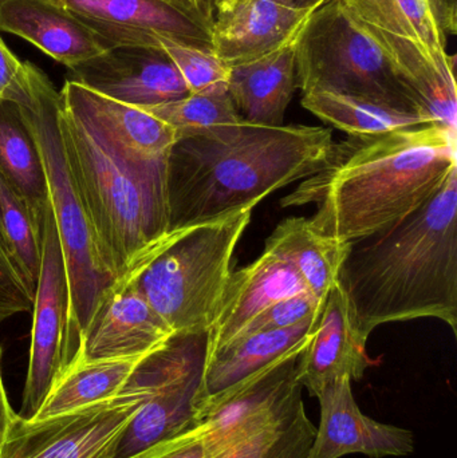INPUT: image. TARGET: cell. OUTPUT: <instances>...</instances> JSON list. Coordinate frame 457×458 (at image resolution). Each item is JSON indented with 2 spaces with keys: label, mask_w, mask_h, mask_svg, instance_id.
<instances>
[{
  "label": "cell",
  "mask_w": 457,
  "mask_h": 458,
  "mask_svg": "<svg viewBox=\"0 0 457 458\" xmlns=\"http://www.w3.org/2000/svg\"><path fill=\"white\" fill-rule=\"evenodd\" d=\"M456 133L421 125L335 144L321 171L282 199V208L316 204V227L359 242L420 208L457 169Z\"/></svg>",
  "instance_id": "1"
},
{
  "label": "cell",
  "mask_w": 457,
  "mask_h": 458,
  "mask_svg": "<svg viewBox=\"0 0 457 458\" xmlns=\"http://www.w3.org/2000/svg\"><path fill=\"white\" fill-rule=\"evenodd\" d=\"M338 282L364 338L421 318L457 335V169L410 216L351 242Z\"/></svg>",
  "instance_id": "2"
},
{
  "label": "cell",
  "mask_w": 457,
  "mask_h": 458,
  "mask_svg": "<svg viewBox=\"0 0 457 458\" xmlns=\"http://www.w3.org/2000/svg\"><path fill=\"white\" fill-rule=\"evenodd\" d=\"M334 147L321 126L243 121L227 139H184L168 156L169 231L241 211L324 168Z\"/></svg>",
  "instance_id": "3"
},
{
  "label": "cell",
  "mask_w": 457,
  "mask_h": 458,
  "mask_svg": "<svg viewBox=\"0 0 457 458\" xmlns=\"http://www.w3.org/2000/svg\"><path fill=\"white\" fill-rule=\"evenodd\" d=\"M59 128L99 255L115 279L171 232L168 158L134 163L121 157L62 98Z\"/></svg>",
  "instance_id": "4"
},
{
  "label": "cell",
  "mask_w": 457,
  "mask_h": 458,
  "mask_svg": "<svg viewBox=\"0 0 457 458\" xmlns=\"http://www.w3.org/2000/svg\"><path fill=\"white\" fill-rule=\"evenodd\" d=\"M252 211L169 232L123 274L174 334L209 331Z\"/></svg>",
  "instance_id": "5"
},
{
  "label": "cell",
  "mask_w": 457,
  "mask_h": 458,
  "mask_svg": "<svg viewBox=\"0 0 457 458\" xmlns=\"http://www.w3.org/2000/svg\"><path fill=\"white\" fill-rule=\"evenodd\" d=\"M24 67L27 96L16 105L42 157L69 280L70 320L74 335L80 342L102 293L114 277L99 255L93 225L67 165L59 128L61 93L39 67L30 62H24Z\"/></svg>",
  "instance_id": "6"
},
{
  "label": "cell",
  "mask_w": 457,
  "mask_h": 458,
  "mask_svg": "<svg viewBox=\"0 0 457 458\" xmlns=\"http://www.w3.org/2000/svg\"><path fill=\"white\" fill-rule=\"evenodd\" d=\"M294 51L302 93L337 91L426 117L385 51L340 0H327L310 13Z\"/></svg>",
  "instance_id": "7"
},
{
  "label": "cell",
  "mask_w": 457,
  "mask_h": 458,
  "mask_svg": "<svg viewBox=\"0 0 457 458\" xmlns=\"http://www.w3.org/2000/svg\"><path fill=\"white\" fill-rule=\"evenodd\" d=\"M208 352L209 331L174 334L140 360L131 376L147 397L121 436L114 458H133L199 427Z\"/></svg>",
  "instance_id": "8"
},
{
  "label": "cell",
  "mask_w": 457,
  "mask_h": 458,
  "mask_svg": "<svg viewBox=\"0 0 457 458\" xmlns=\"http://www.w3.org/2000/svg\"><path fill=\"white\" fill-rule=\"evenodd\" d=\"M29 370L18 416L39 413L56 382L80 358V342L70 320V290L61 240L48 206L42 228V266L32 303Z\"/></svg>",
  "instance_id": "9"
},
{
  "label": "cell",
  "mask_w": 457,
  "mask_h": 458,
  "mask_svg": "<svg viewBox=\"0 0 457 458\" xmlns=\"http://www.w3.org/2000/svg\"><path fill=\"white\" fill-rule=\"evenodd\" d=\"M145 397L147 389L131 376L115 397L78 411L35 420L16 413L0 458H114Z\"/></svg>",
  "instance_id": "10"
},
{
  "label": "cell",
  "mask_w": 457,
  "mask_h": 458,
  "mask_svg": "<svg viewBox=\"0 0 457 458\" xmlns=\"http://www.w3.org/2000/svg\"><path fill=\"white\" fill-rule=\"evenodd\" d=\"M98 35L107 47H161L163 40L212 50V21L174 0H54ZM214 51V50H212Z\"/></svg>",
  "instance_id": "11"
},
{
  "label": "cell",
  "mask_w": 457,
  "mask_h": 458,
  "mask_svg": "<svg viewBox=\"0 0 457 458\" xmlns=\"http://www.w3.org/2000/svg\"><path fill=\"white\" fill-rule=\"evenodd\" d=\"M300 352L276 360L233 387L216 401L200 420L207 458L243 440L263 425L284 414L302 395L298 379Z\"/></svg>",
  "instance_id": "12"
},
{
  "label": "cell",
  "mask_w": 457,
  "mask_h": 458,
  "mask_svg": "<svg viewBox=\"0 0 457 458\" xmlns=\"http://www.w3.org/2000/svg\"><path fill=\"white\" fill-rule=\"evenodd\" d=\"M70 81L136 107L157 106L190 96L179 70L161 47L113 46L69 69Z\"/></svg>",
  "instance_id": "13"
},
{
  "label": "cell",
  "mask_w": 457,
  "mask_h": 458,
  "mask_svg": "<svg viewBox=\"0 0 457 458\" xmlns=\"http://www.w3.org/2000/svg\"><path fill=\"white\" fill-rule=\"evenodd\" d=\"M173 335L128 275L121 274L102 293L80 335L78 360L144 357Z\"/></svg>",
  "instance_id": "14"
},
{
  "label": "cell",
  "mask_w": 457,
  "mask_h": 458,
  "mask_svg": "<svg viewBox=\"0 0 457 458\" xmlns=\"http://www.w3.org/2000/svg\"><path fill=\"white\" fill-rule=\"evenodd\" d=\"M317 398L321 420L308 458H343L354 454L370 458L404 457L415 452L413 432L362 413L348 377L327 384Z\"/></svg>",
  "instance_id": "15"
},
{
  "label": "cell",
  "mask_w": 457,
  "mask_h": 458,
  "mask_svg": "<svg viewBox=\"0 0 457 458\" xmlns=\"http://www.w3.org/2000/svg\"><path fill=\"white\" fill-rule=\"evenodd\" d=\"M311 13L282 0H222L214 10L212 50L230 69L270 55L294 43Z\"/></svg>",
  "instance_id": "16"
},
{
  "label": "cell",
  "mask_w": 457,
  "mask_h": 458,
  "mask_svg": "<svg viewBox=\"0 0 457 458\" xmlns=\"http://www.w3.org/2000/svg\"><path fill=\"white\" fill-rule=\"evenodd\" d=\"M59 93L63 106L80 115L121 157L134 163L166 160L176 144L173 129L140 107L107 98L70 80Z\"/></svg>",
  "instance_id": "17"
},
{
  "label": "cell",
  "mask_w": 457,
  "mask_h": 458,
  "mask_svg": "<svg viewBox=\"0 0 457 458\" xmlns=\"http://www.w3.org/2000/svg\"><path fill=\"white\" fill-rule=\"evenodd\" d=\"M367 342L357 328L348 296L338 282L327 293L313 338L298 358L300 385L317 398L335 379L348 377L353 382L364 378L372 365Z\"/></svg>",
  "instance_id": "18"
},
{
  "label": "cell",
  "mask_w": 457,
  "mask_h": 458,
  "mask_svg": "<svg viewBox=\"0 0 457 458\" xmlns=\"http://www.w3.org/2000/svg\"><path fill=\"white\" fill-rule=\"evenodd\" d=\"M321 314L292 327L241 336L209 354L199 397V421L219 398L250 377L282 358L302 352L318 327Z\"/></svg>",
  "instance_id": "19"
},
{
  "label": "cell",
  "mask_w": 457,
  "mask_h": 458,
  "mask_svg": "<svg viewBox=\"0 0 457 458\" xmlns=\"http://www.w3.org/2000/svg\"><path fill=\"white\" fill-rule=\"evenodd\" d=\"M309 293L292 264L268 250L233 271L219 314L209 330V354L238 338L244 327L271 304Z\"/></svg>",
  "instance_id": "20"
},
{
  "label": "cell",
  "mask_w": 457,
  "mask_h": 458,
  "mask_svg": "<svg viewBox=\"0 0 457 458\" xmlns=\"http://www.w3.org/2000/svg\"><path fill=\"white\" fill-rule=\"evenodd\" d=\"M0 30L23 38L67 69L109 48L54 0H0Z\"/></svg>",
  "instance_id": "21"
},
{
  "label": "cell",
  "mask_w": 457,
  "mask_h": 458,
  "mask_svg": "<svg viewBox=\"0 0 457 458\" xmlns=\"http://www.w3.org/2000/svg\"><path fill=\"white\" fill-rule=\"evenodd\" d=\"M227 88L236 112L247 123L284 125L287 107L297 89L294 43L270 55L231 67Z\"/></svg>",
  "instance_id": "22"
},
{
  "label": "cell",
  "mask_w": 457,
  "mask_h": 458,
  "mask_svg": "<svg viewBox=\"0 0 457 458\" xmlns=\"http://www.w3.org/2000/svg\"><path fill=\"white\" fill-rule=\"evenodd\" d=\"M351 244L334 239L306 217L284 220L266 242L265 250L292 264L309 293L326 301L337 284Z\"/></svg>",
  "instance_id": "23"
},
{
  "label": "cell",
  "mask_w": 457,
  "mask_h": 458,
  "mask_svg": "<svg viewBox=\"0 0 457 458\" xmlns=\"http://www.w3.org/2000/svg\"><path fill=\"white\" fill-rule=\"evenodd\" d=\"M0 176L43 227L50 206L39 148L13 102L0 104Z\"/></svg>",
  "instance_id": "24"
},
{
  "label": "cell",
  "mask_w": 457,
  "mask_h": 458,
  "mask_svg": "<svg viewBox=\"0 0 457 458\" xmlns=\"http://www.w3.org/2000/svg\"><path fill=\"white\" fill-rule=\"evenodd\" d=\"M365 26L407 40L420 47L435 64L455 69L445 50V37L437 26L429 0H340Z\"/></svg>",
  "instance_id": "25"
},
{
  "label": "cell",
  "mask_w": 457,
  "mask_h": 458,
  "mask_svg": "<svg viewBox=\"0 0 457 458\" xmlns=\"http://www.w3.org/2000/svg\"><path fill=\"white\" fill-rule=\"evenodd\" d=\"M302 94L305 109L349 136H380L416 126L435 125L423 115L402 112L361 97L321 89Z\"/></svg>",
  "instance_id": "26"
},
{
  "label": "cell",
  "mask_w": 457,
  "mask_h": 458,
  "mask_svg": "<svg viewBox=\"0 0 457 458\" xmlns=\"http://www.w3.org/2000/svg\"><path fill=\"white\" fill-rule=\"evenodd\" d=\"M144 357L77 360L56 382L35 419L69 413L115 397Z\"/></svg>",
  "instance_id": "27"
},
{
  "label": "cell",
  "mask_w": 457,
  "mask_h": 458,
  "mask_svg": "<svg viewBox=\"0 0 457 458\" xmlns=\"http://www.w3.org/2000/svg\"><path fill=\"white\" fill-rule=\"evenodd\" d=\"M140 109L168 123L176 133L177 141L199 137L227 139L244 121L236 112L227 86Z\"/></svg>",
  "instance_id": "28"
},
{
  "label": "cell",
  "mask_w": 457,
  "mask_h": 458,
  "mask_svg": "<svg viewBox=\"0 0 457 458\" xmlns=\"http://www.w3.org/2000/svg\"><path fill=\"white\" fill-rule=\"evenodd\" d=\"M314 437L316 427L298 395L284 414L214 458H308Z\"/></svg>",
  "instance_id": "29"
},
{
  "label": "cell",
  "mask_w": 457,
  "mask_h": 458,
  "mask_svg": "<svg viewBox=\"0 0 457 458\" xmlns=\"http://www.w3.org/2000/svg\"><path fill=\"white\" fill-rule=\"evenodd\" d=\"M42 228L26 203L0 176V236L32 293L42 266Z\"/></svg>",
  "instance_id": "30"
},
{
  "label": "cell",
  "mask_w": 457,
  "mask_h": 458,
  "mask_svg": "<svg viewBox=\"0 0 457 458\" xmlns=\"http://www.w3.org/2000/svg\"><path fill=\"white\" fill-rule=\"evenodd\" d=\"M160 46L179 70L190 94L227 86L230 67L214 51L171 40H163Z\"/></svg>",
  "instance_id": "31"
},
{
  "label": "cell",
  "mask_w": 457,
  "mask_h": 458,
  "mask_svg": "<svg viewBox=\"0 0 457 458\" xmlns=\"http://www.w3.org/2000/svg\"><path fill=\"white\" fill-rule=\"evenodd\" d=\"M325 301L314 298L310 293H300L282 299L263 310L239 334L238 338L250 334L266 333V331L282 330L303 322L308 318L319 314L324 310Z\"/></svg>",
  "instance_id": "32"
},
{
  "label": "cell",
  "mask_w": 457,
  "mask_h": 458,
  "mask_svg": "<svg viewBox=\"0 0 457 458\" xmlns=\"http://www.w3.org/2000/svg\"><path fill=\"white\" fill-rule=\"evenodd\" d=\"M34 293L27 287L0 236V325L32 310Z\"/></svg>",
  "instance_id": "33"
},
{
  "label": "cell",
  "mask_w": 457,
  "mask_h": 458,
  "mask_svg": "<svg viewBox=\"0 0 457 458\" xmlns=\"http://www.w3.org/2000/svg\"><path fill=\"white\" fill-rule=\"evenodd\" d=\"M27 96L26 67L0 37V104H19Z\"/></svg>",
  "instance_id": "34"
},
{
  "label": "cell",
  "mask_w": 457,
  "mask_h": 458,
  "mask_svg": "<svg viewBox=\"0 0 457 458\" xmlns=\"http://www.w3.org/2000/svg\"><path fill=\"white\" fill-rule=\"evenodd\" d=\"M133 458H207V449L198 427L172 440L150 446Z\"/></svg>",
  "instance_id": "35"
},
{
  "label": "cell",
  "mask_w": 457,
  "mask_h": 458,
  "mask_svg": "<svg viewBox=\"0 0 457 458\" xmlns=\"http://www.w3.org/2000/svg\"><path fill=\"white\" fill-rule=\"evenodd\" d=\"M432 13L443 35H455L457 31V0H429Z\"/></svg>",
  "instance_id": "36"
},
{
  "label": "cell",
  "mask_w": 457,
  "mask_h": 458,
  "mask_svg": "<svg viewBox=\"0 0 457 458\" xmlns=\"http://www.w3.org/2000/svg\"><path fill=\"white\" fill-rule=\"evenodd\" d=\"M0 358H2V349H0ZM15 417L16 413L8 403L7 393H5L4 384H3L2 369H0V448L4 443L5 436H7Z\"/></svg>",
  "instance_id": "37"
},
{
  "label": "cell",
  "mask_w": 457,
  "mask_h": 458,
  "mask_svg": "<svg viewBox=\"0 0 457 458\" xmlns=\"http://www.w3.org/2000/svg\"><path fill=\"white\" fill-rule=\"evenodd\" d=\"M282 2L287 3V4L292 5V7L300 8V10L314 11L319 5L326 3L327 0H282Z\"/></svg>",
  "instance_id": "38"
},
{
  "label": "cell",
  "mask_w": 457,
  "mask_h": 458,
  "mask_svg": "<svg viewBox=\"0 0 457 458\" xmlns=\"http://www.w3.org/2000/svg\"><path fill=\"white\" fill-rule=\"evenodd\" d=\"M217 0H201V5H203L204 13L208 16L211 21H214V10L215 4H216Z\"/></svg>",
  "instance_id": "39"
},
{
  "label": "cell",
  "mask_w": 457,
  "mask_h": 458,
  "mask_svg": "<svg viewBox=\"0 0 457 458\" xmlns=\"http://www.w3.org/2000/svg\"><path fill=\"white\" fill-rule=\"evenodd\" d=\"M174 2L182 3V4L188 5V7L190 8H195V10L201 11V13H204L201 0H174ZM204 15H206V13H204ZM207 18H208V16H207ZM209 21H211V19H209Z\"/></svg>",
  "instance_id": "40"
},
{
  "label": "cell",
  "mask_w": 457,
  "mask_h": 458,
  "mask_svg": "<svg viewBox=\"0 0 457 458\" xmlns=\"http://www.w3.org/2000/svg\"><path fill=\"white\" fill-rule=\"evenodd\" d=\"M219 2H220V0H217V3H219ZM217 3H216V4H217ZM216 4H215V5H216Z\"/></svg>",
  "instance_id": "41"
},
{
  "label": "cell",
  "mask_w": 457,
  "mask_h": 458,
  "mask_svg": "<svg viewBox=\"0 0 457 458\" xmlns=\"http://www.w3.org/2000/svg\"><path fill=\"white\" fill-rule=\"evenodd\" d=\"M220 2H222V0H220Z\"/></svg>",
  "instance_id": "42"
}]
</instances>
